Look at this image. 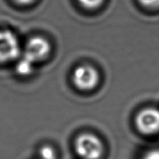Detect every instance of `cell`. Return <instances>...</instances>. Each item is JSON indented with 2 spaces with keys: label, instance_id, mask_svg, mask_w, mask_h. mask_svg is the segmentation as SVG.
Segmentation results:
<instances>
[{
  "label": "cell",
  "instance_id": "6da1fadb",
  "mask_svg": "<svg viewBox=\"0 0 159 159\" xmlns=\"http://www.w3.org/2000/svg\"><path fill=\"white\" fill-rule=\"evenodd\" d=\"M50 50V44L45 38L35 36L28 39L16 62V69L18 74L21 75H30L35 63L44 60Z\"/></svg>",
  "mask_w": 159,
  "mask_h": 159
},
{
  "label": "cell",
  "instance_id": "7a4b0ae2",
  "mask_svg": "<svg viewBox=\"0 0 159 159\" xmlns=\"http://www.w3.org/2000/svg\"><path fill=\"white\" fill-rule=\"evenodd\" d=\"M77 154L83 159H99L104 147L100 139L95 135L85 134L79 136L75 142Z\"/></svg>",
  "mask_w": 159,
  "mask_h": 159
},
{
  "label": "cell",
  "instance_id": "3957f363",
  "mask_svg": "<svg viewBox=\"0 0 159 159\" xmlns=\"http://www.w3.org/2000/svg\"><path fill=\"white\" fill-rule=\"evenodd\" d=\"M20 42L14 33L0 30V62L15 61L21 56Z\"/></svg>",
  "mask_w": 159,
  "mask_h": 159
},
{
  "label": "cell",
  "instance_id": "277c9868",
  "mask_svg": "<svg viewBox=\"0 0 159 159\" xmlns=\"http://www.w3.org/2000/svg\"><path fill=\"white\" fill-rule=\"evenodd\" d=\"M139 131L145 134H154L159 132V110L147 108L141 111L136 117Z\"/></svg>",
  "mask_w": 159,
  "mask_h": 159
},
{
  "label": "cell",
  "instance_id": "5b68a950",
  "mask_svg": "<svg viewBox=\"0 0 159 159\" xmlns=\"http://www.w3.org/2000/svg\"><path fill=\"white\" fill-rule=\"evenodd\" d=\"M73 81L79 89L90 90L97 86L98 73L92 66H79L74 71Z\"/></svg>",
  "mask_w": 159,
  "mask_h": 159
},
{
  "label": "cell",
  "instance_id": "8992f818",
  "mask_svg": "<svg viewBox=\"0 0 159 159\" xmlns=\"http://www.w3.org/2000/svg\"><path fill=\"white\" fill-rule=\"evenodd\" d=\"M39 156L41 159H56V153L54 150L48 145H45L40 149Z\"/></svg>",
  "mask_w": 159,
  "mask_h": 159
},
{
  "label": "cell",
  "instance_id": "52a82bcc",
  "mask_svg": "<svg viewBox=\"0 0 159 159\" xmlns=\"http://www.w3.org/2000/svg\"><path fill=\"white\" fill-rule=\"evenodd\" d=\"M80 4L87 9H96L103 4L104 0H78Z\"/></svg>",
  "mask_w": 159,
  "mask_h": 159
},
{
  "label": "cell",
  "instance_id": "ba28073f",
  "mask_svg": "<svg viewBox=\"0 0 159 159\" xmlns=\"http://www.w3.org/2000/svg\"><path fill=\"white\" fill-rule=\"evenodd\" d=\"M139 1L146 7H159V0H139Z\"/></svg>",
  "mask_w": 159,
  "mask_h": 159
},
{
  "label": "cell",
  "instance_id": "9c48e42d",
  "mask_svg": "<svg viewBox=\"0 0 159 159\" xmlns=\"http://www.w3.org/2000/svg\"><path fill=\"white\" fill-rule=\"evenodd\" d=\"M144 159H159V150H152L148 152L144 157Z\"/></svg>",
  "mask_w": 159,
  "mask_h": 159
},
{
  "label": "cell",
  "instance_id": "30bf717a",
  "mask_svg": "<svg viewBox=\"0 0 159 159\" xmlns=\"http://www.w3.org/2000/svg\"><path fill=\"white\" fill-rule=\"evenodd\" d=\"M16 3H17L21 5H28V4L33 3L34 0H14Z\"/></svg>",
  "mask_w": 159,
  "mask_h": 159
}]
</instances>
